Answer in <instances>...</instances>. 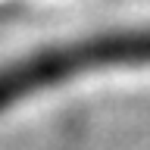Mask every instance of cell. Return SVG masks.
<instances>
[{
  "instance_id": "6da1fadb",
  "label": "cell",
  "mask_w": 150,
  "mask_h": 150,
  "mask_svg": "<svg viewBox=\"0 0 150 150\" xmlns=\"http://www.w3.org/2000/svg\"><path fill=\"white\" fill-rule=\"evenodd\" d=\"M122 63H150V31H119V35L91 38L81 44L25 56V59L0 69V110L13 106L25 94L66 81L81 69L122 66Z\"/></svg>"
}]
</instances>
